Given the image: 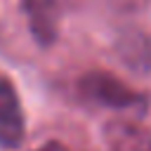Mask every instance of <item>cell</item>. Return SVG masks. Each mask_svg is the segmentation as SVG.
<instances>
[{"label": "cell", "instance_id": "obj_1", "mask_svg": "<svg viewBox=\"0 0 151 151\" xmlns=\"http://www.w3.org/2000/svg\"><path fill=\"white\" fill-rule=\"evenodd\" d=\"M76 92L85 104L111 111H144L149 106L144 92L134 90L123 78L101 68L85 71L76 83Z\"/></svg>", "mask_w": 151, "mask_h": 151}, {"label": "cell", "instance_id": "obj_2", "mask_svg": "<svg viewBox=\"0 0 151 151\" xmlns=\"http://www.w3.org/2000/svg\"><path fill=\"white\" fill-rule=\"evenodd\" d=\"M26 139V113L17 85L0 71V146L19 149Z\"/></svg>", "mask_w": 151, "mask_h": 151}, {"label": "cell", "instance_id": "obj_3", "mask_svg": "<svg viewBox=\"0 0 151 151\" xmlns=\"http://www.w3.org/2000/svg\"><path fill=\"white\" fill-rule=\"evenodd\" d=\"M109 151H151V130L134 118H111L101 130Z\"/></svg>", "mask_w": 151, "mask_h": 151}, {"label": "cell", "instance_id": "obj_4", "mask_svg": "<svg viewBox=\"0 0 151 151\" xmlns=\"http://www.w3.org/2000/svg\"><path fill=\"white\" fill-rule=\"evenodd\" d=\"M24 14L38 45L47 47L59 35V0H24Z\"/></svg>", "mask_w": 151, "mask_h": 151}, {"label": "cell", "instance_id": "obj_5", "mask_svg": "<svg viewBox=\"0 0 151 151\" xmlns=\"http://www.w3.org/2000/svg\"><path fill=\"white\" fill-rule=\"evenodd\" d=\"M118 54L134 71H151V33L130 31L118 42Z\"/></svg>", "mask_w": 151, "mask_h": 151}, {"label": "cell", "instance_id": "obj_6", "mask_svg": "<svg viewBox=\"0 0 151 151\" xmlns=\"http://www.w3.org/2000/svg\"><path fill=\"white\" fill-rule=\"evenodd\" d=\"M109 2H113L120 9H139V7L146 5V0H109Z\"/></svg>", "mask_w": 151, "mask_h": 151}, {"label": "cell", "instance_id": "obj_7", "mask_svg": "<svg viewBox=\"0 0 151 151\" xmlns=\"http://www.w3.org/2000/svg\"><path fill=\"white\" fill-rule=\"evenodd\" d=\"M38 151H59V146H57V144H47V146H42V149H38Z\"/></svg>", "mask_w": 151, "mask_h": 151}]
</instances>
